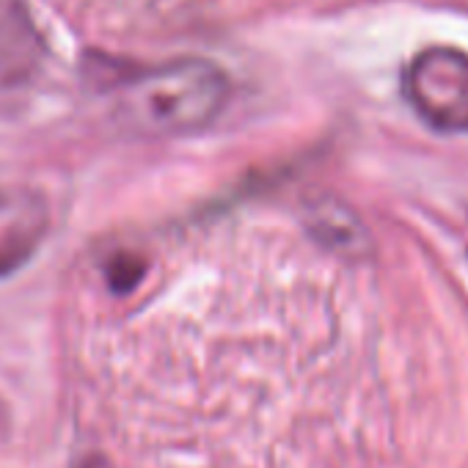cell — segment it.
Instances as JSON below:
<instances>
[{
	"label": "cell",
	"mask_w": 468,
	"mask_h": 468,
	"mask_svg": "<svg viewBox=\"0 0 468 468\" xmlns=\"http://www.w3.org/2000/svg\"><path fill=\"white\" fill-rule=\"evenodd\" d=\"M113 94L116 116L133 133L187 135L223 111L229 80L204 58H176L116 75Z\"/></svg>",
	"instance_id": "1"
},
{
	"label": "cell",
	"mask_w": 468,
	"mask_h": 468,
	"mask_svg": "<svg viewBox=\"0 0 468 468\" xmlns=\"http://www.w3.org/2000/svg\"><path fill=\"white\" fill-rule=\"evenodd\" d=\"M405 97L441 133H468V53L421 50L405 69Z\"/></svg>",
	"instance_id": "2"
},
{
	"label": "cell",
	"mask_w": 468,
	"mask_h": 468,
	"mask_svg": "<svg viewBox=\"0 0 468 468\" xmlns=\"http://www.w3.org/2000/svg\"><path fill=\"white\" fill-rule=\"evenodd\" d=\"M48 201L26 185H0V279L26 268L48 238Z\"/></svg>",
	"instance_id": "3"
},
{
	"label": "cell",
	"mask_w": 468,
	"mask_h": 468,
	"mask_svg": "<svg viewBox=\"0 0 468 468\" xmlns=\"http://www.w3.org/2000/svg\"><path fill=\"white\" fill-rule=\"evenodd\" d=\"M42 64L39 34L20 0H0V111H12Z\"/></svg>",
	"instance_id": "4"
}]
</instances>
